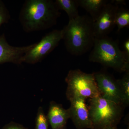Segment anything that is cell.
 Masks as SVG:
<instances>
[{
    "instance_id": "1",
    "label": "cell",
    "mask_w": 129,
    "mask_h": 129,
    "mask_svg": "<svg viewBox=\"0 0 129 129\" xmlns=\"http://www.w3.org/2000/svg\"><path fill=\"white\" fill-rule=\"evenodd\" d=\"M60 11L52 0H26L19 20L26 33L45 30L56 25Z\"/></svg>"
},
{
    "instance_id": "2",
    "label": "cell",
    "mask_w": 129,
    "mask_h": 129,
    "mask_svg": "<svg viewBox=\"0 0 129 129\" xmlns=\"http://www.w3.org/2000/svg\"><path fill=\"white\" fill-rule=\"evenodd\" d=\"M63 40L67 51L73 55H82L93 47L95 40L93 21L87 15L69 20L62 29Z\"/></svg>"
},
{
    "instance_id": "3",
    "label": "cell",
    "mask_w": 129,
    "mask_h": 129,
    "mask_svg": "<svg viewBox=\"0 0 129 129\" xmlns=\"http://www.w3.org/2000/svg\"><path fill=\"white\" fill-rule=\"evenodd\" d=\"M89 60L120 73L129 71V59L120 50L118 42L108 36L95 38Z\"/></svg>"
},
{
    "instance_id": "4",
    "label": "cell",
    "mask_w": 129,
    "mask_h": 129,
    "mask_svg": "<svg viewBox=\"0 0 129 129\" xmlns=\"http://www.w3.org/2000/svg\"><path fill=\"white\" fill-rule=\"evenodd\" d=\"M88 107L93 129L117 127L123 117L125 108L122 104L101 95L89 99Z\"/></svg>"
},
{
    "instance_id": "5",
    "label": "cell",
    "mask_w": 129,
    "mask_h": 129,
    "mask_svg": "<svg viewBox=\"0 0 129 129\" xmlns=\"http://www.w3.org/2000/svg\"><path fill=\"white\" fill-rule=\"evenodd\" d=\"M68 100L81 98L91 99L100 95L94 73H86L79 69L70 70L65 79Z\"/></svg>"
},
{
    "instance_id": "6",
    "label": "cell",
    "mask_w": 129,
    "mask_h": 129,
    "mask_svg": "<svg viewBox=\"0 0 129 129\" xmlns=\"http://www.w3.org/2000/svg\"><path fill=\"white\" fill-rule=\"evenodd\" d=\"M63 37V31L54 29L46 34L27 52L23 62L34 64L44 60L58 45Z\"/></svg>"
},
{
    "instance_id": "7",
    "label": "cell",
    "mask_w": 129,
    "mask_h": 129,
    "mask_svg": "<svg viewBox=\"0 0 129 129\" xmlns=\"http://www.w3.org/2000/svg\"><path fill=\"white\" fill-rule=\"evenodd\" d=\"M94 74L100 95L122 105V95L117 79L105 70L95 72Z\"/></svg>"
},
{
    "instance_id": "8",
    "label": "cell",
    "mask_w": 129,
    "mask_h": 129,
    "mask_svg": "<svg viewBox=\"0 0 129 129\" xmlns=\"http://www.w3.org/2000/svg\"><path fill=\"white\" fill-rule=\"evenodd\" d=\"M119 6L109 2L96 19L93 22L95 38L107 36L115 26V17Z\"/></svg>"
},
{
    "instance_id": "9",
    "label": "cell",
    "mask_w": 129,
    "mask_h": 129,
    "mask_svg": "<svg viewBox=\"0 0 129 129\" xmlns=\"http://www.w3.org/2000/svg\"><path fill=\"white\" fill-rule=\"evenodd\" d=\"M86 100L75 98L69 100L70 107L68 109L70 119L76 129H93Z\"/></svg>"
},
{
    "instance_id": "10",
    "label": "cell",
    "mask_w": 129,
    "mask_h": 129,
    "mask_svg": "<svg viewBox=\"0 0 129 129\" xmlns=\"http://www.w3.org/2000/svg\"><path fill=\"white\" fill-rule=\"evenodd\" d=\"M34 45L21 47L12 46L8 44L5 34H3L0 36V64L6 63L22 64L25 53Z\"/></svg>"
},
{
    "instance_id": "11",
    "label": "cell",
    "mask_w": 129,
    "mask_h": 129,
    "mask_svg": "<svg viewBox=\"0 0 129 129\" xmlns=\"http://www.w3.org/2000/svg\"><path fill=\"white\" fill-rule=\"evenodd\" d=\"M52 129H66L67 122L70 119L68 109L61 104L54 101L50 103L48 114L46 115Z\"/></svg>"
},
{
    "instance_id": "12",
    "label": "cell",
    "mask_w": 129,
    "mask_h": 129,
    "mask_svg": "<svg viewBox=\"0 0 129 129\" xmlns=\"http://www.w3.org/2000/svg\"><path fill=\"white\" fill-rule=\"evenodd\" d=\"M79 6L83 8L89 14L92 21L96 19L105 5L107 0H77Z\"/></svg>"
},
{
    "instance_id": "13",
    "label": "cell",
    "mask_w": 129,
    "mask_h": 129,
    "mask_svg": "<svg viewBox=\"0 0 129 129\" xmlns=\"http://www.w3.org/2000/svg\"><path fill=\"white\" fill-rule=\"evenodd\" d=\"M55 2L59 10L66 12L69 20L74 19L79 16L77 0H55Z\"/></svg>"
},
{
    "instance_id": "14",
    "label": "cell",
    "mask_w": 129,
    "mask_h": 129,
    "mask_svg": "<svg viewBox=\"0 0 129 129\" xmlns=\"http://www.w3.org/2000/svg\"><path fill=\"white\" fill-rule=\"evenodd\" d=\"M122 78L117 79L122 97V104L125 108L129 104V71L125 72Z\"/></svg>"
},
{
    "instance_id": "15",
    "label": "cell",
    "mask_w": 129,
    "mask_h": 129,
    "mask_svg": "<svg viewBox=\"0 0 129 129\" xmlns=\"http://www.w3.org/2000/svg\"><path fill=\"white\" fill-rule=\"evenodd\" d=\"M115 25L117 27V32L129 27V11L128 9L119 8L115 17Z\"/></svg>"
},
{
    "instance_id": "16",
    "label": "cell",
    "mask_w": 129,
    "mask_h": 129,
    "mask_svg": "<svg viewBox=\"0 0 129 129\" xmlns=\"http://www.w3.org/2000/svg\"><path fill=\"white\" fill-rule=\"evenodd\" d=\"M48 123L47 116L43 109L40 107L38 109L36 119L35 129H48Z\"/></svg>"
},
{
    "instance_id": "17",
    "label": "cell",
    "mask_w": 129,
    "mask_h": 129,
    "mask_svg": "<svg viewBox=\"0 0 129 129\" xmlns=\"http://www.w3.org/2000/svg\"><path fill=\"white\" fill-rule=\"evenodd\" d=\"M11 15L4 3L0 0V28L2 24L9 22Z\"/></svg>"
},
{
    "instance_id": "18",
    "label": "cell",
    "mask_w": 129,
    "mask_h": 129,
    "mask_svg": "<svg viewBox=\"0 0 129 129\" xmlns=\"http://www.w3.org/2000/svg\"><path fill=\"white\" fill-rule=\"evenodd\" d=\"M2 129H28L23 125L11 122L5 125Z\"/></svg>"
},
{
    "instance_id": "19",
    "label": "cell",
    "mask_w": 129,
    "mask_h": 129,
    "mask_svg": "<svg viewBox=\"0 0 129 129\" xmlns=\"http://www.w3.org/2000/svg\"><path fill=\"white\" fill-rule=\"evenodd\" d=\"M127 58L129 59V39H127L123 44V51Z\"/></svg>"
},
{
    "instance_id": "20",
    "label": "cell",
    "mask_w": 129,
    "mask_h": 129,
    "mask_svg": "<svg viewBox=\"0 0 129 129\" xmlns=\"http://www.w3.org/2000/svg\"><path fill=\"white\" fill-rule=\"evenodd\" d=\"M111 1L113 3L118 6L119 5H125V1L123 0H115V1Z\"/></svg>"
},
{
    "instance_id": "21",
    "label": "cell",
    "mask_w": 129,
    "mask_h": 129,
    "mask_svg": "<svg viewBox=\"0 0 129 129\" xmlns=\"http://www.w3.org/2000/svg\"><path fill=\"white\" fill-rule=\"evenodd\" d=\"M101 129H118L117 127H109V128H104Z\"/></svg>"
},
{
    "instance_id": "22",
    "label": "cell",
    "mask_w": 129,
    "mask_h": 129,
    "mask_svg": "<svg viewBox=\"0 0 129 129\" xmlns=\"http://www.w3.org/2000/svg\"><path fill=\"white\" fill-rule=\"evenodd\" d=\"M126 129H129V126L128 127H127V128Z\"/></svg>"
}]
</instances>
